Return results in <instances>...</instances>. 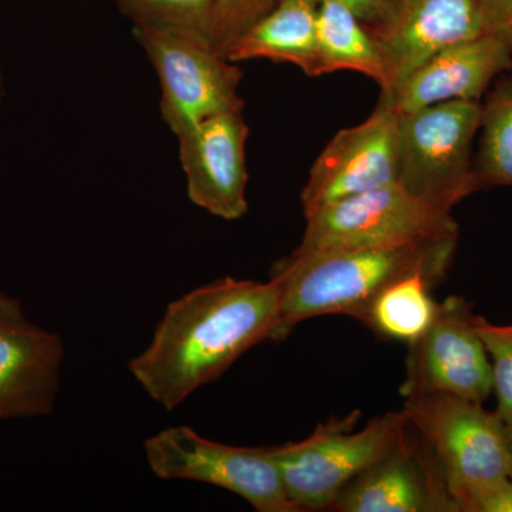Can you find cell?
Returning a JSON list of instances; mask_svg holds the SVG:
<instances>
[{"mask_svg": "<svg viewBox=\"0 0 512 512\" xmlns=\"http://www.w3.org/2000/svg\"><path fill=\"white\" fill-rule=\"evenodd\" d=\"M480 131L474 156L478 190L512 187V77L500 80L487 94Z\"/></svg>", "mask_w": 512, "mask_h": 512, "instance_id": "19", "label": "cell"}, {"mask_svg": "<svg viewBox=\"0 0 512 512\" xmlns=\"http://www.w3.org/2000/svg\"><path fill=\"white\" fill-rule=\"evenodd\" d=\"M281 313V285L218 279L168 305L148 348L128 369L148 396L173 410L232 363L271 339Z\"/></svg>", "mask_w": 512, "mask_h": 512, "instance_id": "1", "label": "cell"}, {"mask_svg": "<svg viewBox=\"0 0 512 512\" xmlns=\"http://www.w3.org/2000/svg\"><path fill=\"white\" fill-rule=\"evenodd\" d=\"M359 420L360 412L333 416L306 439L269 447L299 512L329 511L339 494L390 453L409 429L403 410L373 417L356 430Z\"/></svg>", "mask_w": 512, "mask_h": 512, "instance_id": "3", "label": "cell"}, {"mask_svg": "<svg viewBox=\"0 0 512 512\" xmlns=\"http://www.w3.org/2000/svg\"><path fill=\"white\" fill-rule=\"evenodd\" d=\"M484 33L498 37L512 53V0H480Z\"/></svg>", "mask_w": 512, "mask_h": 512, "instance_id": "24", "label": "cell"}, {"mask_svg": "<svg viewBox=\"0 0 512 512\" xmlns=\"http://www.w3.org/2000/svg\"><path fill=\"white\" fill-rule=\"evenodd\" d=\"M63 340L30 322L22 303L0 291V420L55 410Z\"/></svg>", "mask_w": 512, "mask_h": 512, "instance_id": "12", "label": "cell"}, {"mask_svg": "<svg viewBox=\"0 0 512 512\" xmlns=\"http://www.w3.org/2000/svg\"><path fill=\"white\" fill-rule=\"evenodd\" d=\"M315 2L319 3L322 0H315ZM335 2L342 3L352 10L367 28L375 29L392 9L394 0H335Z\"/></svg>", "mask_w": 512, "mask_h": 512, "instance_id": "25", "label": "cell"}, {"mask_svg": "<svg viewBox=\"0 0 512 512\" xmlns=\"http://www.w3.org/2000/svg\"><path fill=\"white\" fill-rule=\"evenodd\" d=\"M437 285L440 282L426 274L406 276L370 303L360 323L376 335L410 345L436 318L439 302L431 298V291Z\"/></svg>", "mask_w": 512, "mask_h": 512, "instance_id": "18", "label": "cell"}, {"mask_svg": "<svg viewBox=\"0 0 512 512\" xmlns=\"http://www.w3.org/2000/svg\"><path fill=\"white\" fill-rule=\"evenodd\" d=\"M483 103L454 100L399 113L397 181L414 197L451 212L478 191L474 141Z\"/></svg>", "mask_w": 512, "mask_h": 512, "instance_id": "4", "label": "cell"}, {"mask_svg": "<svg viewBox=\"0 0 512 512\" xmlns=\"http://www.w3.org/2000/svg\"><path fill=\"white\" fill-rule=\"evenodd\" d=\"M403 399L402 410L436 458L457 511L471 491L510 477L507 426L497 413L454 394L417 393Z\"/></svg>", "mask_w": 512, "mask_h": 512, "instance_id": "5", "label": "cell"}, {"mask_svg": "<svg viewBox=\"0 0 512 512\" xmlns=\"http://www.w3.org/2000/svg\"><path fill=\"white\" fill-rule=\"evenodd\" d=\"M248 136L242 110L217 114L177 136L192 204L227 221L247 214Z\"/></svg>", "mask_w": 512, "mask_h": 512, "instance_id": "11", "label": "cell"}, {"mask_svg": "<svg viewBox=\"0 0 512 512\" xmlns=\"http://www.w3.org/2000/svg\"><path fill=\"white\" fill-rule=\"evenodd\" d=\"M399 113L379 101L362 124L340 130L323 148L302 191L305 217L362 192L397 181Z\"/></svg>", "mask_w": 512, "mask_h": 512, "instance_id": "10", "label": "cell"}, {"mask_svg": "<svg viewBox=\"0 0 512 512\" xmlns=\"http://www.w3.org/2000/svg\"><path fill=\"white\" fill-rule=\"evenodd\" d=\"M318 2L279 0L252 28L229 47L231 62L266 59L291 63L308 76L319 77Z\"/></svg>", "mask_w": 512, "mask_h": 512, "instance_id": "16", "label": "cell"}, {"mask_svg": "<svg viewBox=\"0 0 512 512\" xmlns=\"http://www.w3.org/2000/svg\"><path fill=\"white\" fill-rule=\"evenodd\" d=\"M279 0H214L212 47L227 55L232 43L264 18Z\"/></svg>", "mask_w": 512, "mask_h": 512, "instance_id": "22", "label": "cell"}, {"mask_svg": "<svg viewBox=\"0 0 512 512\" xmlns=\"http://www.w3.org/2000/svg\"><path fill=\"white\" fill-rule=\"evenodd\" d=\"M305 218L299 251L393 247L458 235L451 212L414 197L399 183L333 202Z\"/></svg>", "mask_w": 512, "mask_h": 512, "instance_id": "7", "label": "cell"}, {"mask_svg": "<svg viewBox=\"0 0 512 512\" xmlns=\"http://www.w3.org/2000/svg\"><path fill=\"white\" fill-rule=\"evenodd\" d=\"M319 76L336 72L365 74L387 86L386 66L379 43L355 13L335 0L318 3Z\"/></svg>", "mask_w": 512, "mask_h": 512, "instance_id": "17", "label": "cell"}, {"mask_svg": "<svg viewBox=\"0 0 512 512\" xmlns=\"http://www.w3.org/2000/svg\"><path fill=\"white\" fill-rule=\"evenodd\" d=\"M133 25L187 33L211 43L214 0H116Z\"/></svg>", "mask_w": 512, "mask_h": 512, "instance_id": "20", "label": "cell"}, {"mask_svg": "<svg viewBox=\"0 0 512 512\" xmlns=\"http://www.w3.org/2000/svg\"><path fill=\"white\" fill-rule=\"evenodd\" d=\"M329 511L458 512L436 458L410 423L397 446L353 480Z\"/></svg>", "mask_w": 512, "mask_h": 512, "instance_id": "14", "label": "cell"}, {"mask_svg": "<svg viewBox=\"0 0 512 512\" xmlns=\"http://www.w3.org/2000/svg\"><path fill=\"white\" fill-rule=\"evenodd\" d=\"M473 305L461 296L439 302L429 329L409 345L400 393H447L484 403L493 393V367L477 332Z\"/></svg>", "mask_w": 512, "mask_h": 512, "instance_id": "9", "label": "cell"}, {"mask_svg": "<svg viewBox=\"0 0 512 512\" xmlns=\"http://www.w3.org/2000/svg\"><path fill=\"white\" fill-rule=\"evenodd\" d=\"M144 451L151 471L163 480L215 485L259 512H299L286 494L269 448L229 446L178 426L150 437Z\"/></svg>", "mask_w": 512, "mask_h": 512, "instance_id": "8", "label": "cell"}, {"mask_svg": "<svg viewBox=\"0 0 512 512\" xmlns=\"http://www.w3.org/2000/svg\"><path fill=\"white\" fill-rule=\"evenodd\" d=\"M382 52L392 96L420 66L448 46L484 35L480 0H394L392 9L370 29Z\"/></svg>", "mask_w": 512, "mask_h": 512, "instance_id": "13", "label": "cell"}, {"mask_svg": "<svg viewBox=\"0 0 512 512\" xmlns=\"http://www.w3.org/2000/svg\"><path fill=\"white\" fill-rule=\"evenodd\" d=\"M512 69V53L493 35L448 46L420 64L387 99L397 113L454 100L480 101L500 74Z\"/></svg>", "mask_w": 512, "mask_h": 512, "instance_id": "15", "label": "cell"}, {"mask_svg": "<svg viewBox=\"0 0 512 512\" xmlns=\"http://www.w3.org/2000/svg\"><path fill=\"white\" fill-rule=\"evenodd\" d=\"M507 439H508V450H510V460H511L510 478L512 480V426L507 427Z\"/></svg>", "mask_w": 512, "mask_h": 512, "instance_id": "26", "label": "cell"}, {"mask_svg": "<svg viewBox=\"0 0 512 512\" xmlns=\"http://www.w3.org/2000/svg\"><path fill=\"white\" fill-rule=\"evenodd\" d=\"M478 335L483 340L485 350L493 367V393L497 397L495 413L512 426V325H495L490 320L477 315Z\"/></svg>", "mask_w": 512, "mask_h": 512, "instance_id": "21", "label": "cell"}, {"mask_svg": "<svg viewBox=\"0 0 512 512\" xmlns=\"http://www.w3.org/2000/svg\"><path fill=\"white\" fill-rule=\"evenodd\" d=\"M133 35L156 70L161 117L175 136L217 114L244 109L241 69L207 40L140 25H133Z\"/></svg>", "mask_w": 512, "mask_h": 512, "instance_id": "6", "label": "cell"}, {"mask_svg": "<svg viewBox=\"0 0 512 512\" xmlns=\"http://www.w3.org/2000/svg\"><path fill=\"white\" fill-rule=\"evenodd\" d=\"M3 80V70H2V60H0V83H2Z\"/></svg>", "mask_w": 512, "mask_h": 512, "instance_id": "27", "label": "cell"}, {"mask_svg": "<svg viewBox=\"0 0 512 512\" xmlns=\"http://www.w3.org/2000/svg\"><path fill=\"white\" fill-rule=\"evenodd\" d=\"M458 512H512V480L501 478L468 493Z\"/></svg>", "mask_w": 512, "mask_h": 512, "instance_id": "23", "label": "cell"}, {"mask_svg": "<svg viewBox=\"0 0 512 512\" xmlns=\"http://www.w3.org/2000/svg\"><path fill=\"white\" fill-rule=\"evenodd\" d=\"M458 235L376 248L299 251L272 266L281 285V313L271 340H285L305 320L346 315L362 320L370 303L394 282L413 274L446 279Z\"/></svg>", "mask_w": 512, "mask_h": 512, "instance_id": "2", "label": "cell"}]
</instances>
